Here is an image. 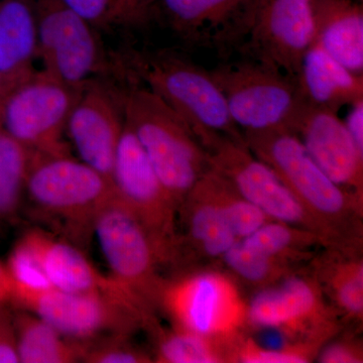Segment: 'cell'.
Instances as JSON below:
<instances>
[{
  "label": "cell",
  "mask_w": 363,
  "mask_h": 363,
  "mask_svg": "<svg viewBox=\"0 0 363 363\" xmlns=\"http://www.w3.org/2000/svg\"><path fill=\"white\" fill-rule=\"evenodd\" d=\"M130 125L177 208L211 169L207 152L187 121L145 85L121 91Z\"/></svg>",
  "instance_id": "cell-1"
},
{
  "label": "cell",
  "mask_w": 363,
  "mask_h": 363,
  "mask_svg": "<svg viewBox=\"0 0 363 363\" xmlns=\"http://www.w3.org/2000/svg\"><path fill=\"white\" fill-rule=\"evenodd\" d=\"M255 157L271 167L323 227L330 247H350L362 200L329 178L310 156L297 133L274 130L242 133Z\"/></svg>",
  "instance_id": "cell-2"
},
{
  "label": "cell",
  "mask_w": 363,
  "mask_h": 363,
  "mask_svg": "<svg viewBox=\"0 0 363 363\" xmlns=\"http://www.w3.org/2000/svg\"><path fill=\"white\" fill-rule=\"evenodd\" d=\"M125 58L131 78L161 97L194 133L213 131L245 140L210 70L172 52H131Z\"/></svg>",
  "instance_id": "cell-3"
},
{
  "label": "cell",
  "mask_w": 363,
  "mask_h": 363,
  "mask_svg": "<svg viewBox=\"0 0 363 363\" xmlns=\"http://www.w3.org/2000/svg\"><path fill=\"white\" fill-rule=\"evenodd\" d=\"M26 194L42 216L81 238L93 231L98 212L116 193L108 178L71 155L33 152Z\"/></svg>",
  "instance_id": "cell-4"
},
{
  "label": "cell",
  "mask_w": 363,
  "mask_h": 363,
  "mask_svg": "<svg viewBox=\"0 0 363 363\" xmlns=\"http://www.w3.org/2000/svg\"><path fill=\"white\" fill-rule=\"evenodd\" d=\"M241 133L294 130L305 101L295 77L250 59L210 70Z\"/></svg>",
  "instance_id": "cell-5"
},
{
  "label": "cell",
  "mask_w": 363,
  "mask_h": 363,
  "mask_svg": "<svg viewBox=\"0 0 363 363\" xmlns=\"http://www.w3.org/2000/svg\"><path fill=\"white\" fill-rule=\"evenodd\" d=\"M196 135L207 152L211 168L221 174L241 197L272 220L315 234L323 245H329L323 227L276 172L250 152L245 140L208 130L198 131Z\"/></svg>",
  "instance_id": "cell-6"
},
{
  "label": "cell",
  "mask_w": 363,
  "mask_h": 363,
  "mask_svg": "<svg viewBox=\"0 0 363 363\" xmlns=\"http://www.w3.org/2000/svg\"><path fill=\"white\" fill-rule=\"evenodd\" d=\"M84 86L67 85L35 71L2 100V130L35 154L71 155L65 140L67 121Z\"/></svg>",
  "instance_id": "cell-7"
},
{
  "label": "cell",
  "mask_w": 363,
  "mask_h": 363,
  "mask_svg": "<svg viewBox=\"0 0 363 363\" xmlns=\"http://www.w3.org/2000/svg\"><path fill=\"white\" fill-rule=\"evenodd\" d=\"M18 306L79 342L108 335H130L150 322L147 308L133 298L111 293H68L51 289Z\"/></svg>",
  "instance_id": "cell-8"
},
{
  "label": "cell",
  "mask_w": 363,
  "mask_h": 363,
  "mask_svg": "<svg viewBox=\"0 0 363 363\" xmlns=\"http://www.w3.org/2000/svg\"><path fill=\"white\" fill-rule=\"evenodd\" d=\"M33 1L40 71L67 85L83 87L107 70L108 60L94 26L61 0Z\"/></svg>",
  "instance_id": "cell-9"
},
{
  "label": "cell",
  "mask_w": 363,
  "mask_h": 363,
  "mask_svg": "<svg viewBox=\"0 0 363 363\" xmlns=\"http://www.w3.org/2000/svg\"><path fill=\"white\" fill-rule=\"evenodd\" d=\"M93 233L112 278L147 307L157 304L164 281L157 267L164 260L149 231L116 195L98 212Z\"/></svg>",
  "instance_id": "cell-10"
},
{
  "label": "cell",
  "mask_w": 363,
  "mask_h": 363,
  "mask_svg": "<svg viewBox=\"0 0 363 363\" xmlns=\"http://www.w3.org/2000/svg\"><path fill=\"white\" fill-rule=\"evenodd\" d=\"M111 181L116 197L149 231L164 262L175 257L178 250L175 228L178 208L125 121Z\"/></svg>",
  "instance_id": "cell-11"
},
{
  "label": "cell",
  "mask_w": 363,
  "mask_h": 363,
  "mask_svg": "<svg viewBox=\"0 0 363 363\" xmlns=\"http://www.w3.org/2000/svg\"><path fill=\"white\" fill-rule=\"evenodd\" d=\"M157 304L164 307L176 328L209 338L230 331L243 315L235 289L218 272L162 281Z\"/></svg>",
  "instance_id": "cell-12"
},
{
  "label": "cell",
  "mask_w": 363,
  "mask_h": 363,
  "mask_svg": "<svg viewBox=\"0 0 363 363\" xmlns=\"http://www.w3.org/2000/svg\"><path fill=\"white\" fill-rule=\"evenodd\" d=\"M247 35L253 59L296 78L314 44V0H264L257 7Z\"/></svg>",
  "instance_id": "cell-13"
},
{
  "label": "cell",
  "mask_w": 363,
  "mask_h": 363,
  "mask_svg": "<svg viewBox=\"0 0 363 363\" xmlns=\"http://www.w3.org/2000/svg\"><path fill=\"white\" fill-rule=\"evenodd\" d=\"M123 128L121 91L93 79L83 88L67 121L66 135L79 160L111 181Z\"/></svg>",
  "instance_id": "cell-14"
},
{
  "label": "cell",
  "mask_w": 363,
  "mask_h": 363,
  "mask_svg": "<svg viewBox=\"0 0 363 363\" xmlns=\"http://www.w3.org/2000/svg\"><path fill=\"white\" fill-rule=\"evenodd\" d=\"M337 112L305 104L293 131L334 183L362 199L363 152Z\"/></svg>",
  "instance_id": "cell-15"
},
{
  "label": "cell",
  "mask_w": 363,
  "mask_h": 363,
  "mask_svg": "<svg viewBox=\"0 0 363 363\" xmlns=\"http://www.w3.org/2000/svg\"><path fill=\"white\" fill-rule=\"evenodd\" d=\"M257 6V0H155L152 13L189 42L222 47L247 35Z\"/></svg>",
  "instance_id": "cell-16"
},
{
  "label": "cell",
  "mask_w": 363,
  "mask_h": 363,
  "mask_svg": "<svg viewBox=\"0 0 363 363\" xmlns=\"http://www.w3.org/2000/svg\"><path fill=\"white\" fill-rule=\"evenodd\" d=\"M21 242L38 260L52 288L68 293L104 292L133 298L147 307L112 277L107 278L95 269L77 247L54 238L51 234L32 229L21 238Z\"/></svg>",
  "instance_id": "cell-17"
},
{
  "label": "cell",
  "mask_w": 363,
  "mask_h": 363,
  "mask_svg": "<svg viewBox=\"0 0 363 363\" xmlns=\"http://www.w3.org/2000/svg\"><path fill=\"white\" fill-rule=\"evenodd\" d=\"M319 291L311 279L298 276L264 286L247 306L248 321L259 328L285 331L314 325L324 312Z\"/></svg>",
  "instance_id": "cell-18"
},
{
  "label": "cell",
  "mask_w": 363,
  "mask_h": 363,
  "mask_svg": "<svg viewBox=\"0 0 363 363\" xmlns=\"http://www.w3.org/2000/svg\"><path fill=\"white\" fill-rule=\"evenodd\" d=\"M296 81L305 104L338 111L363 100V75L348 70L313 44L301 63Z\"/></svg>",
  "instance_id": "cell-19"
},
{
  "label": "cell",
  "mask_w": 363,
  "mask_h": 363,
  "mask_svg": "<svg viewBox=\"0 0 363 363\" xmlns=\"http://www.w3.org/2000/svg\"><path fill=\"white\" fill-rule=\"evenodd\" d=\"M38 28L33 0L0 2V73L7 93L35 73Z\"/></svg>",
  "instance_id": "cell-20"
},
{
  "label": "cell",
  "mask_w": 363,
  "mask_h": 363,
  "mask_svg": "<svg viewBox=\"0 0 363 363\" xmlns=\"http://www.w3.org/2000/svg\"><path fill=\"white\" fill-rule=\"evenodd\" d=\"M315 44L354 73L363 71V9L357 0H314Z\"/></svg>",
  "instance_id": "cell-21"
},
{
  "label": "cell",
  "mask_w": 363,
  "mask_h": 363,
  "mask_svg": "<svg viewBox=\"0 0 363 363\" xmlns=\"http://www.w3.org/2000/svg\"><path fill=\"white\" fill-rule=\"evenodd\" d=\"M179 211L182 212L186 240L198 255L221 259L238 241L205 175L182 203Z\"/></svg>",
  "instance_id": "cell-22"
},
{
  "label": "cell",
  "mask_w": 363,
  "mask_h": 363,
  "mask_svg": "<svg viewBox=\"0 0 363 363\" xmlns=\"http://www.w3.org/2000/svg\"><path fill=\"white\" fill-rule=\"evenodd\" d=\"M16 347L23 363H73L82 362L84 342L64 336L33 313L14 315Z\"/></svg>",
  "instance_id": "cell-23"
},
{
  "label": "cell",
  "mask_w": 363,
  "mask_h": 363,
  "mask_svg": "<svg viewBox=\"0 0 363 363\" xmlns=\"http://www.w3.org/2000/svg\"><path fill=\"white\" fill-rule=\"evenodd\" d=\"M33 152L2 130L0 133V215L16 213L23 193Z\"/></svg>",
  "instance_id": "cell-24"
},
{
  "label": "cell",
  "mask_w": 363,
  "mask_h": 363,
  "mask_svg": "<svg viewBox=\"0 0 363 363\" xmlns=\"http://www.w3.org/2000/svg\"><path fill=\"white\" fill-rule=\"evenodd\" d=\"M240 241L250 250L286 264L305 255L310 245L323 243L315 234L274 220Z\"/></svg>",
  "instance_id": "cell-25"
},
{
  "label": "cell",
  "mask_w": 363,
  "mask_h": 363,
  "mask_svg": "<svg viewBox=\"0 0 363 363\" xmlns=\"http://www.w3.org/2000/svg\"><path fill=\"white\" fill-rule=\"evenodd\" d=\"M96 30L145 23L152 9L145 0H61Z\"/></svg>",
  "instance_id": "cell-26"
},
{
  "label": "cell",
  "mask_w": 363,
  "mask_h": 363,
  "mask_svg": "<svg viewBox=\"0 0 363 363\" xmlns=\"http://www.w3.org/2000/svg\"><path fill=\"white\" fill-rule=\"evenodd\" d=\"M205 177L238 240H245L267 222L272 221L259 208L241 197L218 172L211 168Z\"/></svg>",
  "instance_id": "cell-27"
},
{
  "label": "cell",
  "mask_w": 363,
  "mask_h": 363,
  "mask_svg": "<svg viewBox=\"0 0 363 363\" xmlns=\"http://www.w3.org/2000/svg\"><path fill=\"white\" fill-rule=\"evenodd\" d=\"M327 291L340 311L352 319H362L363 313V267L358 260H340L330 267H322Z\"/></svg>",
  "instance_id": "cell-28"
},
{
  "label": "cell",
  "mask_w": 363,
  "mask_h": 363,
  "mask_svg": "<svg viewBox=\"0 0 363 363\" xmlns=\"http://www.w3.org/2000/svg\"><path fill=\"white\" fill-rule=\"evenodd\" d=\"M156 362L162 363H213L223 357L209 337L175 328L164 331L157 339Z\"/></svg>",
  "instance_id": "cell-29"
},
{
  "label": "cell",
  "mask_w": 363,
  "mask_h": 363,
  "mask_svg": "<svg viewBox=\"0 0 363 363\" xmlns=\"http://www.w3.org/2000/svg\"><path fill=\"white\" fill-rule=\"evenodd\" d=\"M221 259L229 271L252 286L272 285L285 272L286 264L250 250L240 240Z\"/></svg>",
  "instance_id": "cell-30"
},
{
  "label": "cell",
  "mask_w": 363,
  "mask_h": 363,
  "mask_svg": "<svg viewBox=\"0 0 363 363\" xmlns=\"http://www.w3.org/2000/svg\"><path fill=\"white\" fill-rule=\"evenodd\" d=\"M6 267L13 284V301L18 305L26 298L54 289L38 260L21 240L9 255Z\"/></svg>",
  "instance_id": "cell-31"
},
{
  "label": "cell",
  "mask_w": 363,
  "mask_h": 363,
  "mask_svg": "<svg viewBox=\"0 0 363 363\" xmlns=\"http://www.w3.org/2000/svg\"><path fill=\"white\" fill-rule=\"evenodd\" d=\"M130 335H108L84 342L82 362L87 363H147L152 357L128 340Z\"/></svg>",
  "instance_id": "cell-32"
},
{
  "label": "cell",
  "mask_w": 363,
  "mask_h": 363,
  "mask_svg": "<svg viewBox=\"0 0 363 363\" xmlns=\"http://www.w3.org/2000/svg\"><path fill=\"white\" fill-rule=\"evenodd\" d=\"M238 362L245 363H305L309 357L300 351L269 350L255 344H245L234 352Z\"/></svg>",
  "instance_id": "cell-33"
},
{
  "label": "cell",
  "mask_w": 363,
  "mask_h": 363,
  "mask_svg": "<svg viewBox=\"0 0 363 363\" xmlns=\"http://www.w3.org/2000/svg\"><path fill=\"white\" fill-rule=\"evenodd\" d=\"M20 362L13 315L0 306V363Z\"/></svg>",
  "instance_id": "cell-34"
},
{
  "label": "cell",
  "mask_w": 363,
  "mask_h": 363,
  "mask_svg": "<svg viewBox=\"0 0 363 363\" xmlns=\"http://www.w3.org/2000/svg\"><path fill=\"white\" fill-rule=\"evenodd\" d=\"M318 360L324 363H355L362 362V355L350 343H333L320 353Z\"/></svg>",
  "instance_id": "cell-35"
},
{
  "label": "cell",
  "mask_w": 363,
  "mask_h": 363,
  "mask_svg": "<svg viewBox=\"0 0 363 363\" xmlns=\"http://www.w3.org/2000/svg\"><path fill=\"white\" fill-rule=\"evenodd\" d=\"M350 112L344 123L358 149L363 152V100L350 105Z\"/></svg>",
  "instance_id": "cell-36"
},
{
  "label": "cell",
  "mask_w": 363,
  "mask_h": 363,
  "mask_svg": "<svg viewBox=\"0 0 363 363\" xmlns=\"http://www.w3.org/2000/svg\"><path fill=\"white\" fill-rule=\"evenodd\" d=\"M13 284L6 266L0 262V306L13 300Z\"/></svg>",
  "instance_id": "cell-37"
},
{
  "label": "cell",
  "mask_w": 363,
  "mask_h": 363,
  "mask_svg": "<svg viewBox=\"0 0 363 363\" xmlns=\"http://www.w3.org/2000/svg\"><path fill=\"white\" fill-rule=\"evenodd\" d=\"M6 94L7 88L6 83H4V79L2 77L1 73H0V104H1L2 100H4Z\"/></svg>",
  "instance_id": "cell-38"
},
{
  "label": "cell",
  "mask_w": 363,
  "mask_h": 363,
  "mask_svg": "<svg viewBox=\"0 0 363 363\" xmlns=\"http://www.w3.org/2000/svg\"><path fill=\"white\" fill-rule=\"evenodd\" d=\"M147 4L150 6V9H152V4H154L155 0H145Z\"/></svg>",
  "instance_id": "cell-39"
},
{
  "label": "cell",
  "mask_w": 363,
  "mask_h": 363,
  "mask_svg": "<svg viewBox=\"0 0 363 363\" xmlns=\"http://www.w3.org/2000/svg\"><path fill=\"white\" fill-rule=\"evenodd\" d=\"M264 0H257V6H259V4H262V2H264ZM255 11H257V9H255Z\"/></svg>",
  "instance_id": "cell-40"
},
{
  "label": "cell",
  "mask_w": 363,
  "mask_h": 363,
  "mask_svg": "<svg viewBox=\"0 0 363 363\" xmlns=\"http://www.w3.org/2000/svg\"><path fill=\"white\" fill-rule=\"evenodd\" d=\"M2 133V128H1V125H0V133Z\"/></svg>",
  "instance_id": "cell-41"
}]
</instances>
